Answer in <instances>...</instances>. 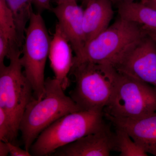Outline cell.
Here are the masks:
<instances>
[{"instance_id":"603a6c76","label":"cell","mask_w":156,"mask_h":156,"mask_svg":"<svg viewBox=\"0 0 156 156\" xmlns=\"http://www.w3.org/2000/svg\"><path fill=\"white\" fill-rule=\"evenodd\" d=\"M113 5H115L118 7L122 4L125 3L131 2H135L134 0H111Z\"/></svg>"},{"instance_id":"9c48e42d","label":"cell","mask_w":156,"mask_h":156,"mask_svg":"<svg viewBox=\"0 0 156 156\" xmlns=\"http://www.w3.org/2000/svg\"><path fill=\"white\" fill-rule=\"evenodd\" d=\"M52 11L75 53L74 59L80 60L86 45L83 29L84 10L78 5L77 0H68L57 4Z\"/></svg>"},{"instance_id":"7a4b0ae2","label":"cell","mask_w":156,"mask_h":156,"mask_svg":"<svg viewBox=\"0 0 156 156\" xmlns=\"http://www.w3.org/2000/svg\"><path fill=\"white\" fill-rule=\"evenodd\" d=\"M147 35L142 26L119 17L108 28L86 45L80 59H73V62L108 65L117 69Z\"/></svg>"},{"instance_id":"e0dca14e","label":"cell","mask_w":156,"mask_h":156,"mask_svg":"<svg viewBox=\"0 0 156 156\" xmlns=\"http://www.w3.org/2000/svg\"><path fill=\"white\" fill-rule=\"evenodd\" d=\"M115 128V151L119 152L120 156H148V154L132 139L126 131L121 128Z\"/></svg>"},{"instance_id":"52a82bcc","label":"cell","mask_w":156,"mask_h":156,"mask_svg":"<svg viewBox=\"0 0 156 156\" xmlns=\"http://www.w3.org/2000/svg\"><path fill=\"white\" fill-rule=\"evenodd\" d=\"M21 50L10 54L8 66L0 67V108L11 120L17 137L20 121L27 106L34 96L30 83L23 71Z\"/></svg>"},{"instance_id":"277c9868","label":"cell","mask_w":156,"mask_h":156,"mask_svg":"<svg viewBox=\"0 0 156 156\" xmlns=\"http://www.w3.org/2000/svg\"><path fill=\"white\" fill-rule=\"evenodd\" d=\"M70 72L76 85L70 96L77 105L82 110H104L114 91L118 70L108 65L73 62Z\"/></svg>"},{"instance_id":"ba28073f","label":"cell","mask_w":156,"mask_h":156,"mask_svg":"<svg viewBox=\"0 0 156 156\" xmlns=\"http://www.w3.org/2000/svg\"><path fill=\"white\" fill-rule=\"evenodd\" d=\"M156 88V44L147 35L116 69Z\"/></svg>"},{"instance_id":"6da1fadb","label":"cell","mask_w":156,"mask_h":156,"mask_svg":"<svg viewBox=\"0 0 156 156\" xmlns=\"http://www.w3.org/2000/svg\"><path fill=\"white\" fill-rule=\"evenodd\" d=\"M64 91L56 79L48 78L44 96L39 99L34 97L27 105L19 126L26 150L30 151L39 135L51 124L66 115L82 110Z\"/></svg>"},{"instance_id":"cb8c5ba5","label":"cell","mask_w":156,"mask_h":156,"mask_svg":"<svg viewBox=\"0 0 156 156\" xmlns=\"http://www.w3.org/2000/svg\"><path fill=\"white\" fill-rule=\"evenodd\" d=\"M144 4H145L150 8L156 10V0H147Z\"/></svg>"},{"instance_id":"2e32d148","label":"cell","mask_w":156,"mask_h":156,"mask_svg":"<svg viewBox=\"0 0 156 156\" xmlns=\"http://www.w3.org/2000/svg\"><path fill=\"white\" fill-rule=\"evenodd\" d=\"M0 36L8 39L14 49H21L13 14L5 0H0Z\"/></svg>"},{"instance_id":"8992f818","label":"cell","mask_w":156,"mask_h":156,"mask_svg":"<svg viewBox=\"0 0 156 156\" xmlns=\"http://www.w3.org/2000/svg\"><path fill=\"white\" fill-rule=\"evenodd\" d=\"M51 40L41 14L33 11L25 31L20 61L37 99L45 93V66Z\"/></svg>"},{"instance_id":"ffe728a7","label":"cell","mask_w":156,"mask_h":156,"mask_svg":"<svg viewBox=\"0 0 156 156\" xmlns=\"http://www.w3.org/2000/svg\"><path fill=\"white\" fill-rule=\"evenodd\" d=\"M50 0H34L33 4L37 10V13L41 14L45 10H52Z\"/></svg>"},{"instance_id":"4fadbf2b","label":"cell","mask_w":156,"mask_h":156,"mask_svg":"<svg viewBox=\"0 0 156 156\" xmlns=\"http://www.w3.org/2000/svg\"><path fill=\"white\" fill-rule=\"evenodd\" d=\"M112 6L111 0H92L86 6L83 15L86 45L108 28L114 16Z\"/></svg>"},{"instance_id":"d6986e66","label":"cell","mask_w":156,"mask_h":156,"mask_svg":"<svg viewBox=\"0 0 156 156\" xmlns=\"http://www.w3.org/2000/svg\"><path fill=\"white\" fill-rule=\"evenodd\" d=\"M9 148V154L11 156H32L29 151L22 149L21 148L13 144L12 142H7Z\"/></svg>"},{"instance_id":"9a60e30c","label":"cell","mask_w":156,"mask_h":156,"mask_svg":"<svg viewBox=\"0 0 156 156\" xmlns=\"http://www.w3.org/2000/svg\"><path fill=\"white\" fill-rule=\"evenodd\" d=\"M14 17L20 44L22 47L27 24L33 11L32 0H5Z\"/></svg>"},{"instance_id":"30bf717a","label":"cell","mask_w":156,"mask_h":156,"mask_svg":"<svg viewBox=\"0 0 156 156\" xmlns=\"http://www.w3.org/2000/svg\"><path fill=\"white\" fill-rule=\"evenodd\" d=\"M115 151V132L106 124L99 131L58 149L56 156H108Z\"/></svg>"},{"instance_id":"5b68a950","label":"cell","mask_w":156,"mask_h":156,"mask_svg":"<svg viewBox=\"0 0 156 156\" xmlns=\"http://www.w3.org/2000/svg\"><path fill=\"white\" fill-rule=\"evenodd\" d=\"M118 71L111 99L104 108L105 115L136 119L156 112V88L150 84Z\"/></svg>"},{"instance_id":"4316f807","label":"cell","mask_w":156,"mask_h":156,"mask_svg":"<svg viewBox=\"0 0 156 156\" xmlns=\"http://www.w3.org/2000/svg\"><path fill=\"white\" fill-rule=\"evenodd\" d=\"M147 1V0H141V2L143 3H144Z\"/></svg>"},{"instance_id":"ac0fdd59","label":"cell","mask_w":156,"mask_h":156,"mask_svg":"<svg viewBox=\"0 0 156 156\" xmlns=\"http://www.w3.org/2000/svg\"><path fill=\"white\" fill-rule=\"evenodd\" d=\"M16 138L9 116L0 108V140L12 143Z\"/></svg>"},{"instance_id":"d4e9b609","label":"cell","mask_w":156,"mask_h":156,"mask_svg":"<svg viewBox=\"0 0 156 156\" xmlns=\"http://www.w3.org/2000/svg\"><path fill=\"white\" fill-rule=\"evenodd\" d=\"M92 1V0H83V5L86 7L87 5H88V3H89Z\"/></svg>"},{"instance_id":"44dd1931","label":"cell","mask_w":156,"mask_h":156,"mask_svg":"<svg viewBox=\"0 0 156 156\" xmlns=\"http://www.w3.org/2000/svg\"><path fill=\"white\" fill-rule=\"evenodd\" d=\"M9 154V148L7 142L0 140V156H8Z\"/></svg>"},{"instance_id":"7402d4cb","label":"cell","mask_w":156,"mask_h":156,"mask_svg":"<svg viewBox=\"0 0 156 156\" xmlns=\"http://www.w3.org/2000/svg\"><path fill=\"white\" fill-rule=\"evenodd\" d=\"M143 27L145 30L146 32L148 35L149 36L154 40V41L155 42L156 44V30Z\"/></svg>"},{"instance_id":"484cf974","label":"cell","mask_w":156,"mask_h":156,"mask_svg":"<svg viewBox=\"0 0 156 156\" xmlns=\"http://www.w3.org/2000/svg\"><path fill=\"white\" fill-rule=\"evenodd\" d=\"M68 1V0H55V2L57 4H60V3L63 2H66V1ZM78 1V0H77Z\"/></svg>"},{"instance_id":"83f0119b","label":"cell","mask_w":156,"mask_h":156,"mask_svg":"<svg viewBox=\"0 0 156 156\" xmlns=\"http://www.w3.org/2000/svg\"><path fill=\"white\" fill-rule=\"evenodd\" d=\"M32 1H33V2L34 0H32Z\"/></svg>"},{"instance_id":"8fae6325","label":"cell","mask_w":156,"mask_h":156,"mask_svg":"<svg viewBox=\"0 0 156 156\" xmlns=\"http://www.w3.org/2000/svg\"><path fill=\"white\" fill-rule=\"evenodd\" d=\"M105 117L115 127L126 131L147 153L156 156V112L136 119Z\"/></svg>"},{"instance_id":"5bb4252c","label":"cell","mask_w":156,"mask_h":156,"mask_svg":"<svg viewBox=\"0 0 156 156\" xmlns=\"http://www.w3.org/2000/svg\"><path fill=\"white\" fill-rule=\"evenodd\" d=\"M119 17L142 26L156 30V10L140 2L125 3L117 7Z\"/></svg>"},{"instance_id":"3957f363","label":"cell","mask_w":156,"mask_h":156,"mask_svg":"<svg viewBox=\"0 0 156 156\" xmlns=\"http://www.w3.org/2000/svg\"><path fill=\"white\" fill-rule=\"evenodd\" d=\"M104 110H81L66 115L45 129L31 146L32 156L53 154L58 149L99 131L106 125Z\"/></svg>"},{"instance_id":"7c38bea8","label":"cell","mask_w":156,"mask_h":156,"mask_svg":"<svg viewBox=\"0 0 156 156\" xmlns=\"http://www.w3.org/2000/svg\"><path fill=\"white\" fill-rule=\"evenodd\" d=\"M73 51L69 41L57 23L51 40L48 57L55 78L64 90L69 86L68 75L73 63Z\"/></svg>"},{"instance_id":"f1b7e54d","label":"cell","mask_w":156,"mask_h":156,"mask_svg":"<svg viewBox=\"0 0 156 156\" xmlns=\"http://www.w3.org/2000/svg\"><path fill=\"white\" fill-rule=\"evenodd\" d=\"M134 1H136V0H134Z\"/></svg>"}]
</instances>
